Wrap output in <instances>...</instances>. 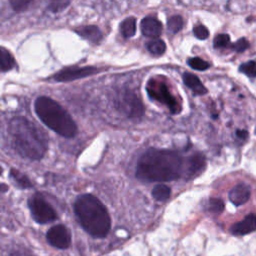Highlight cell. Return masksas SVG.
<instances>
[{"label":"cell","mask_w":256,"mask_h":256,"mask_svg":"<svg viewBox=\"0 0 256 256\" xmlns=\"http://www.w3.org/2000/svg\"><path fill=\"white\" fill-rule=\"evenodd\" d=\"M256 230V214H249L243 220L232 225L230 231L233 235H246Z\"/></svg>","instance_id":"10"},{"label":"cell","mask_w":256,"mask_h":256,"mask_svg":"<svg viewBox=\"0 0 256 256\" xmlns=\"http://www.w3.org/2000/svg\"><path fill=\"white\" fill-rule=\"evenodd\" d=\"M208 210L213 214H220L224 210V203L219 198H210L208 201Z\"/></svg>","instance_id":"24"},{"label":"cell","mask_w":256,"mask_h":256,"mask_svg":"<svg viewBox=\"0 0 256 256\" xmlns=\"http://www.w3.org/2000/svg\"><path fill=\"white\" fill-rule=\"evenodd\" d=\"M187 63L191 68H193L194 70H198V71H204V70L208 69L210 66L208 62L204 61L203 59H201L199 57L190 58V59H188Z\"/></svg>","instance_id":"23"},{"label":"cell","mask_w":256,"mask_h":256,"mask_svg":"<svg viewBox=\"0 0 256 256\" xmlns=\"http://www.w3.org/2000/svg\"><path fill=\"white\" fill-rule=\"evenodd\" d=\"M183 81H184V83L187 87H189L191 90L194 91L195 94L203 95L207 92L206 88L204 87V85L202 84L200 79L192 73H189V72L184 73L183 74Z\"/></svg>","instance_id":"15"},{"label":"cell","mask_w":256,"mask_h":256,"mask_svg":"<svg viewBox=\"0 0 256 256\" xmlns=\"http://www.w3.org/2000/svg\"><path fill=\"white\" fill-rule=\"evenodd\" d=\"M15 66L14 57L11 53L3 48L0 47V72H6L11 70Z\"/></svg>","instance_id":"16"},{"label":"cell","mask_w":256,"mask_h":256,"mask_svg":"<svg viewBox=\"0 0 256 256\" xmlns=\"http://www.w3.org/2000/svg\"><path fill=\"white\" fill-rule=\"evenodd\" d=\"M193 33H194L195 37L198 38V39H200V40H204V39H206V38L209 36V31H208L207 28H206L205 26H203V25L194 27Z\"/></svg>","instance_id":"28"},{"label":"cell","mask_w":256,"mask_h":256,"mask_svg":"<svg viewBox=\"0 0 256 256\" xmlns=\"http://www.w3.org/2000/svg\"><path fill=\"white\" fill-rule=\"evenodd\" d=\"M8 190V186L4 183H0V192H6Z\"/></svg>","instance_id":"32"},{"label":"cell","mask_w":256,"mask_h":256,"mask_svg":"<svg viewBox=\"0 0 256 256\" xmlns=\"http://www.w3.org/2000/svg\"><path fill=\"white\" fill-rule=\"evenodd\" d=\"M250 188L245 184H237L229 192V200L235 205L240 206L246 203L250 198Z\"/></svg>","instance_id":"12"},{"label":"cell","mask_w":256,"mask_h":256,"mask_svg":"<svg viewBox=\"0 0 256 256\" xmlns=\"http://www.w3.org/2000/svg\"><path fill=\"white\" fill-rule=\"evenodd\" d=\"M10 176L21 188H30V187H32V183L29 180V178L26 175L19 172L18 170L12 168L10 170Z\"/></svg>","instance_id":"18"},{"label":"cell","mask_w":256,"mask_h":256,"mask_svg":"<svg viewBox=\"0 0 256 256\" xmlns=\"http://www.w3.org/2000/svg\"><path fill=\"white\" fill-rule=\"evenodd\" d=\"M170 193H171L170 188L164 184H158L152 190V196L154 197V199L158 201L167 200L170 197Z\"/></svg>","instance_id":"19"},{"label":"cell","mask_w":256,"mask_h":256,"mask_svg":"<svg viewBox=\"0 0 256 256\" xmlns=\"http://www.w3.org/2000/svg\"><path fill=\"white\" fill-rule=\"evenodd\" d=\"M35 112L40 120L57 134L71 138L77 133V126L69 113L54 99L40 96L35 101Z\"/></svg>","instance_id":"4"},{"label":"cell","mask_w":256,"mask_h":256,"mask_svg":"<svg viewBox=\"0 0 256 256\" xmlns=\"http://www.w3.org/2000/svg\"><path fill=\"white\" fill-rule=\"evenodd\" d=\"M99 72V69L93 66L84 67H66L53 75V78L57 82H70L80 78L88 77Z\"/></svg>","instance_id":"8"},{"label":"cell","mask_w":256,"mask_h":256,"mask_svg":"<svg viewBox=\"0 0 256 256\" xmlns=\"http://www.w3.org/2000/svg\"><path fill=\"white\" fill-rule=\"evenodd\" d=\"M141 32L144 36L147 37H158L162 32V24L161 22L152 16H147L141 21Z\"/></svg>","instance_id":"11"},{"label":"cell","mask_w":256,"mask_h":256,"mask_svg":"<svg viewBox=\"0 0 256 256\" xmlns=\"http://www.w3.org/2000/svg\"><path fill=\"white\" fill-rule=\"evenodd\" d=\"M147 93L151 98L167 105L173 113L178 112L176 100L170 94L167 86L164 83L155 79L150 80L147 85Z\"/></svg>","instance_id":"7"},{"label":"cell","mask_w":256,"mask_h":256,"mask_svg":"<svg viewBox=\"0 0 256 256\" xmlns=\"http://www.w3.org/2000/svg\"><path fill=\"white\" fill-rule=\"evenodd\" d=\"M75 214L82 227L93 237H105L111 227V220L106 207L95 196H79L74 204Z\"/></svg>","instance_id":"3"},{"label":"cell","mask_w":256,"mask_h":256,"mask_svg":"<svg viewBox=\"0 0 256 256\" xmlns=\"http://www.w3.org/2000/svg\"><path fill=\"white\" fill-rule=\"evenodd\" d=\"M2 172H3V169H2V167H0V175L2 174Z\"/></svg>","instance_id":"33"},{"label":"cell","mask_w":256,"mask_h":256,"mask_svg":"<svg viewBox=\"0 0 256 256\" xmlns=\"http://www.w3.org/2000/svg\"><path fill=\"white\" fill-rule=\"evenodd\" d=\"M205 165H206V160L203 154L195 153L191 155L187 161V176L189 178L195 177L196 175L201 173Z\"/></svg>","instance_id":"13"},{"label":"cell","mask_w":256,"mask_h":256,"mask_svg":"<svg viewBox=\"0 0 256 256\" xmlns=\"http://www.w3.org/2000/svg\"><path fill=\"white\" fill-rule=\"evenodd\" d=\"M239 70L249 77H256V63L254 61H248L241 64Z\"/></svg>","instance_id":"25"},{"label":"cell","mask_w":256,"mask_h":256,"mask_svg":"<svg viewBox=\"0 0 256 256\" xmlns=\"http://www.w3.org/2000/svg\"><path fill=\"white\" fill-rule=\"evenodd\" d=\"M72 0H49L48 8L53 13H58L63 11L69 6Z\"/></svg>","instance_id":"22"},{"label":"cell","mask_w":256,"mask_h":256,"mask_svg":"<svg viewBox=\"0 0 256 256\" xmlns=\"http://www.w3.org/2000/svg\"><path fill=\"white\" fill-rule=\"evenodd\" d=\"M118 109L131 118H139L144 113V106L138 96L128 90L121 92L117 98Z\"/></svg>","instance_id":"6"},{"label":"cell","mask_w":256,"mask_h":256,"mask_svg":"<svg viewBox=\"0 0 256 256\" xmlns=\"http://www.w3.org/2000/svg\"><path fill=\"white\" fill-rule=\"evenodd\" d=\"M120 32L123 37L130 38L136 33V19L134 17H128L120 24Z\"/></svg>","instance_id":"17"},{"label":"cell","mask_w":256,"mask_h":256,"mask_svg":"<svg viewBox=\"0 0 256 256\" xmlns=\"http://www.w3.org/2000/svg\"><path fill=\"white\" fill-rule=\"evenodd\" d=\"M8 131L13 147L22 157L39 160L44 156L48 139L39 126L25 117L18 116L11 120Z\"/></svg>","instance_id":"2"},{"label":"cell","mask_w":256,"mask_h":256,"mask_svg":"<svg viewBox=\"0 0 256 256\" xmlns=\"http://www.w3.org/2000/svg\"><path fill=\"white\" fill-rule=\"evenodd\" d=\"M248 46H249V44H248L247 40L244 39V38H241L240 40H238L237 42H235V43L232 45L231 48H232L233 50L237 51V52H242V51H244L245 49H247Z\"/></svg>","instance_id":"29"},{"label":"cell","mask_w":256,"mask_h":256,"mask_svg":"<svg viewBox=\"0 0 256 256\" xmlns=\"http://www.w3.org/2000/svg\"><path fill=\"white\" fill-rule=\"evenodd\" d=\"M237 136L238 137H240L241 139H245L246 137H247V135H248V133H247V131H245V130H237Z\"/></svg>","instance_id":"30"},{"label":"cell","mask_w":256,"mask_h":256,"mask_svg":"<svg viewBox=\"0 0 256 256\" xmlns=\"http://www.w3.org/2000/svg\"><path fill=\"white\" fill-rule=\"evenodd\" d=\"M32 1L33 0H9L11 7L17 12L26 10Z\"/></svg>","instance_id":"26"},{"label":"cell","mask_w":256,"mask_h":256,"mask_svg":"<svg viewBox=\"0 0 256 256\" xmlns=\"http://www.w3.org/2000/svg\"><path fill=\"white\" fill-rule=\"evenodd\" d=\"M230 41V37L228 34H219L214 39V46L216 48H221L227 46Z\"/></svg>","instance_id":"27"},{"label":"cell","mask_w":256,"mask_h":256,"mask_svg":"<svg viewBox=\"0 0 256 256\" xmlns=\"http://www.w3.org/2000/svg\"><path fill=\"white\" fill-rule=\"evenodd\" d=\"M167 27H168L169 31L174 33V34L179 32L182 29V27H183V19H182V17H180L178 15L170 17L168 19V21H167Z\"/></svg>","instance_id":"21"},{"label":"cell","mask_w":256,"mask_h":256,"mask_svg":"<svg viewBox=\"0 0 256 256\" xmlns=\"http://www.w3.org/2000/svg\"><path fill=\"white\" fill-rule=\"evenodd\" d=\"M12 256H31L28 252L26 251H21V250H18L17 252H15Z\"/></svg>","instance_id":"31"},{"label":"cell","mask_w":256,"mask_h":256,"mask_svg":"<svg viewBox=\"0 0 256 256\" xmlns=\"http://www.w3.org/2000/svg\"><path fill=\"white\" fill-rule=\"evenodd\" d=\"M48 242L59 249H66L71 242V236L69 230L64 225H56L50 228L47 232Z\"/></svg>","instance_id":"9"},{"label":"cell","mask_w":256,"mask_h":256,"mask_svg":"<svg viewBox=\"0 0 256 256\" xmlns=\"http://www.w3.org/2000/svg\"><path fill=\"white\" fill-rule=\"evenodd\" d=\"M182 160L170 150L149 149L139 159L136 176L147 182L172 181L180 177Z\"/></svg>","instance_id":"1"},{"label":"cell","mask_w":256,"mask_h":256,"mask_svg":"<svg viewBox=\"0 0 256 256\" xmlns=\"http://www.w3.org/2000/svg\"><path fill=\"white\" fill-rule=\"evenodd\" d=\"M147 49L149 50V52L153 55H161L165 52L166 50V45L164 43V41H162L161 39H154L151 40L149 42H147Z\"/></svg>","instance_id":"20"},{"label":"cell","mask_w":256,"mask_h":256,"mask_svg":"<svg viewBox=\"0 0 256 256\" xmlns=\"http://www.w3.org/2000/svg\"><path fill=\"white\" fill-rule=\"evenodd\" d=\"M28 205L34 220L40 224L52 222L57 218L53 207L39 193L29 199Z\"/></svg>","instance_id":"5"},{"label":"cell","mask_w":256,"mask_h":256,"mask_svg":"<svg viewBox=\"0 0 256 256\" xmlns=\"http://www.w3.org/2000/svg\"><path fill=\"white\" fill-rule=\"evenodd\" d=\"M75 32L82 38L92 43H98L102 39V33L100 29L94 25H85V26L77 27L75 29Z\"/></svg>","instance_id":"14"}]
</instances>
